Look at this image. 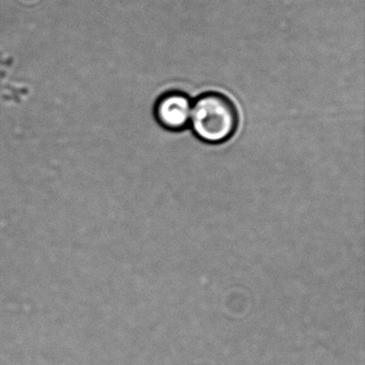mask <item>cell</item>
Masks as SVG:
<instances>
[{
	"label": "cell",
	"mask_w": 365,
	"mask_h": 365,
	"mask_svg": "<svg viewBox=\"0 0 365 365\" xmlns=\"http://www.w3.org/2000/svg\"><path fill=\"white\" fill-rule=\"evenodd\" d=\"M238 125V110L223 93H202L193 102L190 125L198 140L207 144H223L235 135Z\"/></svg>",
	"instance_id": "obj_1"
},
{
	"label": "cell",
	"mask_w": 365,
	"mask_h": 365,
	"mask_svg": "<svg viewBox=\"0 0 365 365\" xmlns=\"http://www.w3.org/2000/svg\"><path fill=\"white\" fill-rule=\"evenodd\" d=\"M191 99L181 91H168L155 102V114L157 123L165 130L179 132L190 125L192 114Z\"/></svg>",
	"instance_id": "obj_2"
}]
</instances>
